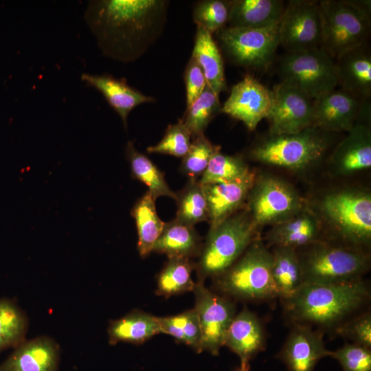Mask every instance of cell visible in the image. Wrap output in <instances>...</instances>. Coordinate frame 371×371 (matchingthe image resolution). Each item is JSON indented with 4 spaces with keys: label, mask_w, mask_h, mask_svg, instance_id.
<instances>
[{
    "label": "cell",
    "mask_w": 371,
    "mask_h": 371,
    "mask_svg": "<svg viewBox=\"0 0 371 371\" xmlns=\"http://www.w3.org/2000/svg\"><path fill=\"white\" fill-rule=\"evenodd\" d=\"M168 5L164 0L91 1L85 19L102 53L128 63L142 56L161 34Z\"/></svg>",
    "instance_id": "1"
},
{
    "label": "cell",
    "mask_w": 371,
    "mask_h": 371,
    "mask_svg": "<svg viewBox=\"0 0 371 371\" xmlns=\"http://www.w3.org/2000/svg\"><path fill=\"white\" fill-rule=\"evenodd\" d=\"M370 297L362 278L339 283H304L290 298L282 301L284 313L292 324H306L335 331L352 318Z\"/></svg>",
    "instance_id": "2"
},
{
    "label": "cell",
    "mask_w": 371,
    "mask_h": 371,
    "mask_svg": "<svg viewBox=\"0 0 371 371\" xmlns=\"http://www.w3.org/2000/svg\"><path fill=\"white\" fill-rule=\"evenodd\" d=\"M258 228L248 210L238 211L210 229L196 266L199 281L226 271L258 238Z\"/></svg>",
    "instance_id": "3"
},
{
    "label": "cell",
    "mask_w": 371,
    "mask_h": 371,
    "mask_svg": "<svg viewBox=\"0 0 371 371\" xmlns=\"http://www.w3.org/2000/svg\"><path fill=\"white\" fill-rule=\"evenodd\" d=\"M322 19L321 47L336 59L368 43L371 27L370 1H319Z\"/></svg>",
    "instance_id": "4"
},
{
    "label": "cell",
    "mask_w": 371,
    "mask_h": 371,
    "mask_svg": "<svg viewBox=\"0 0 371 371\" xmlns=\"http://www.w3.org/2000/svg\"><path fill=\"white\" fill-rule=\"evenodd\" d=\"M272 254L259 239L216 278V286L226 295L247 301L278 297L271 273Z\"/></svg>",
    "instance_id": "5"
},
{
    "label": "cell",
    "mask_w": 371,
    "mask_h": 371,
    "mask_svg": "<svg viewBox=\"0 0 371 371\" xmlns=\"http://www.w3.org/2000/svg\"><path fill=\"white\" fill-rule=\"evenodd\" d=\"M298 254L304 283H339L362 278L370 269L368 254L362 249L319 240ZM303 283V284H304Z\"/></svg>",
    "instance_id": "6"
},
{
    "label": "cell",
    "mask_w": 371,
    "mask_h": 371,
    "mask_svg": "<svg viewBox=\"0 0 371 371\" xmlns=\"http://www.w3.org/2000/svg\"><path fill=\"white\" fill-rule=\"evenodd\" d=\"M329 132L310 126L292 134L270 135L251 150L252 158L268 165L300 170L319 161L330 145Z\"/></svg>",
    "instance_id": "7"
},
{
    "label": "cell",
    "mask_w": 371,
    "mask_h": 371,
    "mask_svg": "<svg viewBox=\"0 0 371 371\" xmlns=\"http://www.w3.org/2000/svg\"><path fill=\"white\" fill-rule=\"evenodd\" d=\"M321 211L349 247L362 249L371 240V196L368 192L342 190L327 194Z\"/></svg>",
    "instance_id": "8"
},
{
    "label": "cell",
    "mask_w": 371,
    "mask_h": 371,
    "mask_svg": "<svg viewBox=\"0 0 371 371\" xmlns=\"http://www.w3.org/2000/svg\"><path fill=\"white\" fill-rule=\"evenodd\" d=\"M278 74L281 82L313 100L337 87L335 59L322 47L286 52L279 61Z\"/></svg>",
    "instance_id": "9"
},
{
    "label": "cell",
    "mask_w": 371,
    "mask_h": 371,
    "mask_svg": "<svg viewBox=\"0 0 371 371\" xmlns=\"http://www.w3.org/2000/svg\"><path fill=\"white\" fill-rule=\"evenodd\" d=\"M279 23L261 28L225 27L216 32L219 45L231 62L245 68L267 67L279 47Z\"/></svg>",
    "instance_id": "10"
},
{
    "label": "cell",
    "mask_w": 371,
    "mask_h": 371,
    "mask_svg": "<svg viewBox=\"0 0 371 371\" xmlns=\"http://www.w3.org/2000/svg\"><path fill=\"white\" fill-rule=\"evenodd\" d=\"M248 201L247 210L258 227L289 220L304 206L302 198L292 186L270 176L256 179Z\"/></svg>",
    "instance_id": "11"
},
{
    "label": "cell",
    "mask_w": 371,
    "mask_h": 371,
    "mask_svg": "<svg viewBox=\"0 0 371 371\" xmlns=\"http://www.w3.org/2000/svg\"><path fill=\"white\" fill-rule=\"evenodd\" d=\"M278 31L279 46L286 52L321 47L322 28L319 1H289L285 4Z\"/></svg>",
    "instance_id": "12"
},
{
    "label": "cell",
    "mask_w": 371,
    "mask_h": 371,
    "mask_svg": "<svg viewBox=\"0 0 371 371\" xmlns=\"http://www.w3.org/2000/svg\"><path fill=\"white\" fill-rule=\"evenodd\" d=\"M193 291L195 295L194 308L201 331V352L205 350L218 355L224 346L227 329L236 314L235 304L228 297L207 289L201 281L196 284Z\"/></svg>",
    "instance_id": "13"
},
{
    "label": "cell",
    "mask_w": 371,
    "mask_h": 371,
    "mask_svg": "<svg viewBox=\"0 0 371 371\" xmlns=\"http://www.w3.org/2000/svg\"><path fill=\"white\" fill-rule=\"evenodd\" d=\"M272 91L273 106L267 117L270 135L296 133L313 126V99L281 82Z\"/></svg>",
    "instance_id": "14"
},
{
    "label": "cell",
    "mask_w": 371,
    "mask_h": 371,
    "mask_svg": "<svg viewBox=\"0 0 371 371\" xmlns=\"http://www.w3.org/2000/svg\"><path fill=\"white\" fill-rule=\"evenodd\" d=\"M273 102V91L247 74L233 86L221 112L241 121L249 131H254L259 122L269 116Z\"/></svg>",
    "instance_id": "15"
},
{
    "label": "cell",
    "mask_w": 371,
    "mask_h": 371,
    "mask_svg": "<svg viewBox=\"0 0 371 371\" xmlns=\"http://www.w3.org/2000/svg\"><path fill=\"white\" fill-rule=\"evenodd\" d=\"M324 332L306 324H292L285 342L276 357L289 371H314L319 360L330 357L325 346Z\"/></svg>",
    "instance_id": "16"
},
{
    "label": "cell",
    "mask_w": 371,
    "mask_h": 371,
    "mask_svg": "<svg viewBox=\"0 0 371 371\" xmlns=\"http://www.w3.org/2000/svg\"><path fill=\"white\" fill-rule=\"evenodd\" d=\"M363 101L335 88L313 100V126L329 133H348L354 126Z\"/></svg>",
    "instance_id": "17"
},
{
    "label": "cell",
    "mask_w": 371,
    "mask_h": 371,
    "mask_svg": "<svg viewBox=\"0 0 371 371\" xmlns=\"http://www.w3.org/2000/svg\"><path fill=\"white\" fill-rule=\"evenodd\" d=\"M369 113L370 100H364L354 126L333 153V163L342 174L368 169L371 166V131L368 121L364 122Z\"/></svg>",
    "instance_id": "18"
},
{
    "label": "cell",
    "mask_w": 371,
    "mask_h": 371,
    "mask_svg": "<svg viewBox=\"0 0 371 371\" xmlns=\"http://www.w3.org/2000/svg\"><path fill=\"white\" fill-rule=\"evenodd\" d=\"M256 179V174L249 171L234 181L202 185L208 205L210 229L240 210Z\"/></svg>",
    "instance_id": "19"
},
{
    "label": "cell",
    "mask_w": 371,
    "mask_h": 371,
    "mask_svg": "<svg viewBox=\"0 0 371 371\" xmlns=\"http://www.w3.org/2000/svg\"><path fill=\"white\" fill-rule=\"evenodd\" d=\"M368 43L350 49L336 59L337 86L361 100L371 96V54Z\"/></svg>",
    "instance_id": "20"
},
{
    "label": "cell",
    "mask_w": 371,
    "mask_h": 371,
    "mask_svg": "<svg viewBox=\"0 0 371 371\" xmlns=\"http://www.w3.org/2000/svg\"><path fill=\"white\" fill-rule=\"evenodd\" d=\"M224 346L236 354L240 361L249 362L266 346L264 326L255 313L244 308L234 317L226 333Z\"/></svg>",
    "instance_id": "21"
},
{
    "label": "cell",
    "mask_w": 371,
    "mask_h": 371,
    "mask_svg": "<svg viewBox=\"0 0 371 371\" xmlns=\"http://www.w3.org/2000/svg\"><path fill=\"white\" fill-rule=\"evenodd\" d=\"M81 80L104 96L119 115L126 128L128 115L133 109L139 104L155 102L153 97L146 95L128 85L125 78H117L108 74L84 73L81 75Z\"/></svg>",
    "instance_id": "22"
},
{
    "label": "cell",
    "mask_w": 371,
    "mask_h": 371,
    "mask_svg": "<svg viewBox=\"0 0 371 371\" xmlns=\"http://www.w3.org/2000/svg\"><path fill=\"white\" fill-rule=\"evenodd\" d=\"M58 363V346L43 337L20 345L0 366V371H56Z\"/></svg>",
    "instance_id": "23"
},
{
    "label": "cell",
    "mask_w": 371,
    "mask_h": 371,
    "mask_svg": "<svg viewBox=\"0 0 371 371\" xmlns=\"http://www.w3.org/2000/svg\"><path fill=\"white\" fill-rule=\"evenodd\" d=\"M284 6L281 0L231 1L227 27L261 28L278 24Z\"/></svg>",
    "instance_id": "24"
},
{
    "label": "cell",
    "mask_w": 371,
    "mask_h": 371,
    "mask_svg": "<svg viewBox=\"0 0 371 371\" xmlns=\"http://www.w3.org/2000/svg\"><path fill=\"white\" fill-rule=\"evenodd\" d=\"M319 225L310 212L301 211L293 217L273 225L267 236L268 245L290 247H305L319 241Z\"/></svg>",
    "instance_id": "25"
},
{
    "label": "cell",
    "mask_w": 371,
    "mask_h": 371,
    "mask_svg": "<svg viewBox=\"0 0 371 371\" xmlns=\"http://www.w3.org/2000/svg\"><path fill=\"white\" fill-rule=\"evenodd\" d=\"M202 247L201 237L194 226L175 218L166 223L153 251L166 254L168 259H190L200 255Z\"/></svg>",
    "instance_id": "26"
},
{
    "label": "cell",
    "mask_w": 371,
    "mask_h": 371,
    "mask_svg": "<svg viewBox=\"0 0 371 371\" xmlns=\"http://www.w3.org/2000/svg\"><path fill=\"white\" fill-rule=\"evenodd\" d=\"M192 56L202 68L207 85L216 93L226 90L223 57L212 34L196 26Z\"/></svg>",
    "instance_id": "27"
},
{
    "label": "cell",
    "mask_w": 371,
    "mask_h": 371,
    "mask_svg": "<svg viewBox=\"0 0 371 371\" xmlns=\"http://www.w3.org/2000/svg\"><path fill=\"white\" fill-rule=\"evenodd\" d=\"M160 333L159 317L139 310L112 321L108 328L111 344L121 341L141 344Z\"/></svg>",
    "instance_id": "28"
},
{
    "label": "cell",
    "mask_w": 371,
    "mask_h": 371,
    "mask_svg": "<svg viewBox=\"0 0 371 371\" xmlns=\"http://www.w3.org/2000/svg\"><path fill=\"white\" fill-rule=\"evenodd\" d=\"M272 254L271 273L281 301L292 297L303 284V277L296 249L275 247Z\"/></svg>",
    "instance_id": "29"
},
{
    "label": "cell",
    "mask_w": 371,
    "mask_h": 371,
    "mask_svg": "<svg viewBox=\"0 0 371 371\" xmlns=\"http://www.w3.org/2000/svg\"><path fill=\"white\" fill-rule=\"evenodd\" d=\"M155 200L147 191L137 201L131 211L138 235L137 249L142 257L153 251L166 225L157 214Z\"/></svg>",
    "instance_id": "30"
},
{
    "label": "cell",
    "mask_w": 371,
    "mask_h": 371,
    "mask_svg": "<svg viewBox=\"0 0 371 371\" xmlns=\"http://www.w3.org/2000/svg\"><path fill=\"white\" fill-rule=\"evenodd\" d=\"M125 151L132 176L148 187V191L155 199L165 196L176 200L177 194L169 188L164 174L145 155L139 152L133 142L127 143Z\"/></svg>",
    "instance_id": "31"
},
{
    "label": "cell",
    "mask_w": 371,
    "mask_h": 371,
    "mask_svg": "<svg viewBox=\"0 0 371 371\" xmlns=\"http://www.w3.org/2000/svg\"><path fill=\"white\" fill-rule=\"evenodd\" d=\"M196 266L189 258H169L158 275L156 293L169 297L193 291L192 272Z\"/></svg>",
    "instance_id": "32"
},
{
    "label": "cell",
    "mask_w": 371,
    "mask_h": 371,
    "mask_svg": "<svg viewBox=\"0 0 371 371\" xmlns=\"http://www.w3.org/2000/svg\"><path fill=\"white\" fill-rule=\"evenodd\" d=\"M221 107L219 95L206 85L201 95L187 107L182 119L192 138L204 135L209 123L221 113Z\"/></svg>",
    "instance_id": "33"
},
{
    "label": "cell",
    "mask_w": 371,
    "mask_h": 371,
    "mask_svg": "<svg viewBox=\"0 0 371 371\" xmlns=\"http://www.w3.org/2000/svg\"><path fill=\"white\" fill-rule=\"evenodd\" d=\"M176 218L194 226L209 221V210L203 188L196 179H191L185 188L177 194Z\"/></svg>",
    "instance_id": "34"
},
{
    "label": "cell",
    "mask_w": 371,
    "mask_h": 371,
    "mask_svg": "<svg viewBox=\"0 0 371 371\" xmlns=\"http://www.w3.org/2000/svg\"><path fill=\"white\" fill-rule=\"evenodd\" d=\"M159 322L161 333L173 337L197 352H201V331L194 308L176 315L159 317Z\"/></svg>",
    "instance_id": "35"
},
{
    "label": "cell",
    "mask_w": 371,
    "mask_h": 371,
    "mask_svg": "<svg viewBox=\"0 0 371 371\" xmlns=\"http://www.w3.org/2000/svg\"><path fill=\"white\" fill-rule=\"evenodd\" d=\"M249 171L242 157L218 151L210 159L199 182L201 185L228 182L244 177Z\"/></svg>",
    "instance_id": "36"
},
{
    "label": "cell",
    "mask_w": 371,
    "mask_h": 371,
    "mask_svg": "<svg viewBox=\"0 0 371 371\" xmlns=\"http://www.w3.org/2000/svg\"><path fill=\"white\" fill-rule=\"evenodd\" d=\"M26 330V320L11 301L0 300V350L19 344Z\"/></svg>",
    "instance_id": "37"
},
{
    "label": "cell",
    "mask_w": 371,
    "mask_h": 371,
    "mask_svg": "<svg viewBox=\"0 0 371 371\" xmlns=\"http://www.w3.org/2000/svg\"><path fill=\"white\" fill-rule=\"evenodd\" d=\"M231 1L205 0L197 2L193 9V20L212 34L226 27Z\"/></svg>",
    "instance_id": "38"
},
{
    "label": "cell",
    "mask_w": 371,
    "mask_h": 371,
    "mask_svg": "<svg viewBox=\"0 0 371 371\" xmlns=\"http://www.w3.org/2000/svg\"><path fill=\"white\" fill-rule=\"evenodd\" d=\"M221 147L213 144L204 135L192 138L190 146L183 157L181 170L191 179L201 176L212 157Z\"/></svg>",
    "instance_id": "39"
},
{
    "label": "cell",
    "mask_w": 371,
    "mask_h": 371,
    "mask_svg": "<svg viewBox=\"0 0 371 371\" xmlns=\"http://www.w3.org/2000/svg\"><path fill=\"white\" fill-rule=\"evenodd\" d=\"M192 135L182 120L168 125L161 141L147 148L148 153L170 155L183 157L187 153L192 140Z\"/></svg>",
    "instance_id": "40"
},
{
    "label": "cell",
    "mask_w": 371,
    "mask_h": 371,
    "mask_svg": "<svg viewBox=\"0 0 371 371\" xmlns=\"http://www.w3.org/2000/svg\"><path fill=\"white\" fill-rule=\"evenodd\" d=\"M343 371H371L370 348L355 344L346 343L341 348L331 352Z\"/></svg>",
    "instance_id": "41"
},
{
    "label": "cell",
    "mask_w": 371,
    "mask_h": 371,
    "mask_svg": "<svg viewBox=\"0 0 371 371\" xmlns=\"http://www.w3.org/2000/svg\"><path fill=\"white\" fill-rule=\"evenodd\" d=\"M337 335L350 339L352 344L371 347V313H361L350 319L335 331Z\"/></svg>",
    "instance_id": "42"
},
{
    "label": "cell",
    "mask_w": 371,
    "mask_h": 371,
    "mask_svg": "<svg viewBox=\"0 0 371 371\" xmlns=\"http://www.w3.org/2000/svg\"><path fill=\"white\" fill-rule=\"evenodd\" d=\"M184 81L188 107L201 95L207 85L202 68L192 56L185 69Z\"/></svg>",
    "instance_id": "43"
},
{
    "label": "cell",
    "mask_w": 371,
    "mask_h": 371,
    "mask_svg": "<svg viewBox=\"0 0 371 371\" xmlns=\"http://www.w3.org/2000/svg\"><path fill=\"white\" fill-rule=\"evenodd\" d=\"M235 371H250L249 362L240 361V365Z\"/></svg>",
    "instance_id": "44"
}]
</instances>
